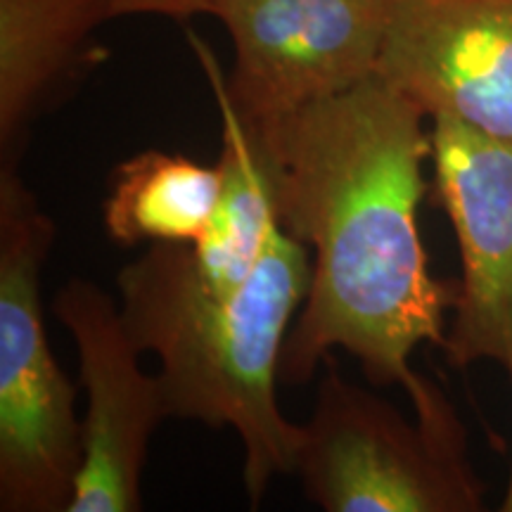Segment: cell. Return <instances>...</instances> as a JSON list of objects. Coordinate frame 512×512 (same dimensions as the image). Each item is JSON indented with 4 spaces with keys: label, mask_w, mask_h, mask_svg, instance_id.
Listing matches in <instances>:
<instances>
[{
    "label": "cell",
    "mask_w": 512,
    "mask_h": 512,
    "mask_svg": "<svg viewBox=\"0 0 512 512\" xmlns=\"http://www.w3.org/2000/svg\"><path fill=\"white\" fill-rule=\"evenodd\" d=\"M53 313L74 337L86 389L81 467L67 512L143 510L147 448L159 422L169 420L159 377L143 373V351L121 309L91 280H69L55 294Z\"/></svg>",
    "instance_id": "52a82bcc"
},
{
    "label": "cell",
    "mask_w": 512,
    "mask_h": 512,
    "mask_svg": "<svg viewBox=\"0 0 512 512\" xmlns=\"http://www.w3.org/2000/svg\"><path fill=\"white\" fill-rule=\"evenodd\" d=\"M55 240L17 169H0V510L67 512L81 467L76 392L50 349L41 271Z\"/></svg>",
    "instance_id": "3957f363"
},
{
    "label": "cell",
    "mask_w": 512,
    "mask_h": 512,
    "mask_svg": "<svg viewBox=\"0 0 512 512\" xmlns=\"http://www.w3.org/2000/svg\"><path fill=\"white\" fill-rule=\"evenodd\" d=\"M249 136L271 171L280 226L311 254L280 380L309 382L344 349L373 384H399L415 418L451 413L411 366L422 344L444 347L458 290L434 278L418 230L430 117L375 74Z\"/></svg>",
    "instance_id": "6da1fadb"
},
{
    "label": "cell",
    "mask_w": 512,
    "mask_h": 512,
    "mask_svg": "<svg viewBox=\"0 0 512 512\" xmlns=\"http://www.w3.org/2000/svg\"><path fill=\"white\" fill-rule=\"evenodd\" d=\"M211 5L214 0H114V15H152L185 22L195 15H209Z\"/></svg>",
    "instance_id": "7c38bea8"
},
{
    "label": "cell",
    "mask_w": 512,
    "mask_h": 512,
    "mask_svg": "<svg viewBox=\"0 0 512 512\" xmlns=\"http://www.w3.org/2000/svg\"><path fill=\"white\" fill-rule=\"evenodd\" d=\"M309 283V249L278 226L233 297L131 332L143 354L159 358L157 377L169 418L238 434L252 508L264 501L273 477L294 472L302 444V425L280 411L275 387Z\"/></svg>",
    "instance_id": "7a4b0ae2"
},
{
    "label": "cell",
    "mask_w": 512,
    "mask_h": 512,
    "mask_svg": "<svg viewBox=\"0 0 512 512\" xmlns=\"http://www.w3.org/2000/svg\"><path fill=\"white\" fill-rule=\"evenodd\" d=\"M508 375H510V380H512V358H510V363H508ZM501 510L503 512H512V470H510V479H508V491H505V496H503V503H501Z\"/></svg>",
    "instance_id": "4fadbf2b"
},
{
    "label": "cell",
    "mask_w": 512,
    "mask_h": 512,
    "mask_svg": "<svg viewBox=\"0 0 512 512\" xmlns=\"http://www.w3.org/2000/svg\"><path fill=\"white\" fill-rule=\"evenodd\" d=\"M377 74L430 119L512 140V0H394Z\"/></svg>",
    "instance_id": "9c48e42d"
},
{
    "label": "cell",
    "mask_w": 512,
    "mask_h": 512,
    "mask_svg": "<svg viewBox=\"0 0 512 512\" xmlns=\"http://www.w3.org/2000/svg\"><path fill=\"white\" fill-rule=\"evenodd\" d=\"M188 41L216 100L221 119L223 192L207 233L190 245H150L117 275L121 318L131 332L195 306L233 297L252 275L268 238L280 226L266 159L235 112L226 74L207 41Z\"/></svg>",
    "instance_id": "8992f818"
},
{
    "label": "cell",
    "mask_w": 512,
    "mask_h": 512,
    "mask_svg": "<svg viewBox=\"0 0 512 512\" xmlns=\"http://www.w3.org/2000/svg\"><path fill=\"white\" fill-rule=\"evenodd\" d=\"M325 363L294 463L309 501L325 512L482 510L456 413L411 425Z\"/></svg>",
    "instance_id": "277c9868"
},
{
    "label": "cell",
    "mask_w": 512,
    "mask_h": 512,
    "mask_svg": "<svg viewBox=\"0 0 512 512\" xmlns=\"http://www.w3.org/2000/svg\"><path fill=\"white\" fill-rule=\"evenodd\" d=\"M394 0H214L233 69L226 88L249 133L335 98L380 69Z\"/></svg>",
    "instance_id": "5b68a950"
},
{
    "label": "cell",
    "mask_w": 512,
    "mask_h": 512,
    "mask_svg": "<svg viewBox=\"0 0 512 512\" xmlns=\"http://www.w3.org/2000/svg\"><path fill=\"white\" fill-rule=\"evenodd\" d=\"M114 0H0V169H17L29 128L74 79Z\"/></svg>",
    "instance_id": "30bf717a"
},
{
    "label": "cell",
    "mask_w": 512,
    "mask_h": 512,
    "mask_svg": "<svg viewBox=\"0 0 512 512\" xmlns=\"http://www.w3.org/2000/svg\"><path fill=\"white\" fill-rule=\"evenodd\" d=\"M437 200L456 230L460 285L444 354L453 368L512 358V140L432 117Z\"/></svg>",
    "instance_id": "ba28073f"
},
{
    "label": "cell",
    "mask_w": 512,
    "mask_h": 512,
    "mask_svg": "<svg viewBox=\"0 0 512 512\" xmlns=\"http://www.w3.org/2000/svg\"><path fill=\"white\" fill-rule=\"evenodd\" d=\"M223 192L221 164L147 150L114 171L102 226L124 247L190 245L207 233Z\"/></svg>",
    "instance_id": "8fae6325"
}]
</instances>
